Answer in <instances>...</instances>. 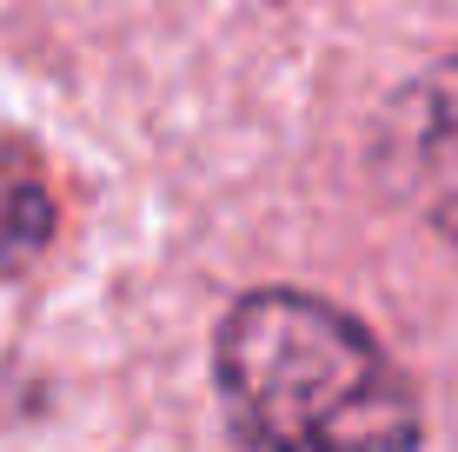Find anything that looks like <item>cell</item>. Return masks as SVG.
Instances as JSON below:
<instances>
[{"instance_id": "cell-2", "label": "cell", "mask_w": 458, "mask_h": 452, "mask_svg": "<svg viewBox=\"0 0 458 452\" xmlns=\"http://www.w3.org/2000/svg\"><path fill=\"white\" fill-rule=\"evenodd\" d=\"M378 160L386 180L412 200V213H425V226L458 253V54L425 67L386 107Z\"/></svg>"}, {"instance_id": "cell-1", "label": "cell", "mask_w": 458, "mask_h": 452, "mask_svg": "<svg viewBox=\"0 0 458 452\" xmlns=\"http://www.w3.org/2000/svg\"><path fill=\"white\" fill-rule=\"evenodd\" d=\"M219 406L240 452H419V399L345 306L259 286L219 320Z\"/></svg>"}]
</instances>
